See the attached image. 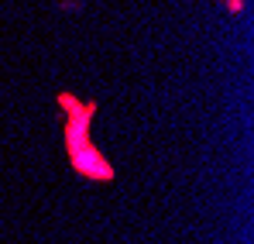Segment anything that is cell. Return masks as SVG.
Wrapping results in <instances>:
<instances>
[{"label":"cell","instance_id":"obj_3","mask_svg":"<svg viewBox=\"0 0 254 244\" xmlns=\"http://www.w3.org/2000/svg\"><path fill=\"white\" fill-rule=\"evenodd\" d=\"M59 107H62L65 114H79V110H83L86 103H79V100H76L72 93H59Z\"/></svg>","mask_w":254,"mask_h":244},{"label":"cell","instance_id":"obj_2","mask_svg":"<svg viewBox=\"0 0 254 244\" xmlns=\"http://www.w3.org/2000/svg\"><path fill=\"white\" fill-rule=\"evenodd\" d=\"M93 114H96V103H86L79 114H69V121H65V152L69 155L89 145V121H93Z\"/></svg>","mask_w":254,"mask_h":244},{"label":"cell","instance_id":"obj_1","mask_svg":"<svg viewBox=\"0 0 254 244\" xmlns=\"http://www.w3.org/2000/svg\"><path fill=\"white\" fill-rule=\"evenodd\" d=\"M69 162H72V168H76L83 179H96V182H110V179H114V165L100 155V148H96L93 141H89L86 148H79V152H72Z\"/></svg>","mask_w":254,"mask_h":244}]
</instances>
